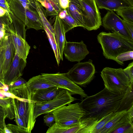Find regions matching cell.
I'll return each mask as SVG.
<instances>
[{"label": "cell", "mask_w": 133, "mask_h": 133, "mask_svg": "<svg viewBox=\"0 0 133 133\" xmlns=\"http://www.w3.org/2000/svg\"><path fill=\"white\" fill-rule=\"evenodd\" d=\"M26 61L21 58L16 53L12 63L4 75V84L9 85L23 75Z\"/></svg>", "instance_id": "obj_14"}, {"label": "cell", "mask_w": 133, "mask_h": 133, "mask_svg": "<svg viewBox=\"0 0 133 133\" xmlns=\"http://www.w3.org/2000/svg\"><path fill=\"white\" fill-rule=\"evenodd\" d=\"M125 29L131 39L133 41V23L123 19Z\"/></svg>", "instance_id": "obj_39"}, {"label": "cell", "mask_w": 133, "mask_h": 133, "mask_svg": "<svg viewBox=\"0 0 133 133\" xmlns=\"http://www.w3.org/2000/svg\"><path fill=\"white\" fill-rule=\"evenodd\" d=\"M44 30L46 34L51 47L54 51L55 57L58 65L60 63V58L58 52L57 46L55 41L54 33L47 29H45Z\"/></svg>", "instance_id": "obj_29"}, {"label": "cell", "mask_w": 133, "mask_h": 133, "mask_svg": "<svg viewBox=\"0 0 133 133\" xmlns=\"http://www.w3.org/2000/svg\"><path fill=\"white\" fill-rule=\"evenodd\" d=\"M55 118V123L62 127H70L79 124L85 112L79 103L63 105L51 112Z\"/></svg>", "instance_id": "obj_5"}, {"label": "cell", "mask_w": 133, "mask_h": 133, "mask_svg": "<svg viewBox=\"0 0 133 133\" xmlns=\"http://www.w3.org/2000/svg\"><path fill=\"white\" fill-rule=\"evenodd\" d=\"M9 14L12 19L16 33L25 39L26 30L25 28V24L12 12Z\"/></svg>", "instance_id": "obj_25"}, {"label": "cell", "mask_w": 133, "mask_h": 133, "mask_svg": "<svg viewBox=\"0 0 133 133\" xmlns=\"http://www.w3.org/2000/svg\"><path fill=\"white\" fill-rule=\"evenodd\" d=\"M95 72L92 60L89 59L85 62H78L66 74L75 84L85 87L93 80Z\"/></svg>", "instance_id": "obj_7"}, {"label": "cell", "mask_w": 133, "mask_h": 133, "mask_svg": "<svg viewBox=\"0 0 133 133\" xmlns=\"http://www.w3.org/2000/svg\"><path fill=\"white\" fill-rule=\"evenodd\" d=\"M127 115L128 118L133 122V106L127 111Z\"/></svg>", "instance_id": "obj_43"}, {"label": "cell", "mask_w": 133, "mask_h": 133, "mask_svg": "<svg viewBox=\"0 0 133 133\" xmlns=\"http://www.w3.org/2000/svg\"></svg>", "instance_id": "obj_53"}, {"label": "cell", "mask_w": 133, "mask_h": 133, "mask_svg": "<svg viewBox=\"0 0 133 133\" xmlns=\"http://www.w3.org/2000/svg\"><path fill=\"white\" fill-rule=\"evenodd\" d=\"M89 53L87 45L83 41L80 42L66 41L63 54L68 61L79 62Z\"/></svg>", "instance_id": "obj_12"}, {"label": "cell", "mask_w": 133, "mask_h": 133, "mask_svg": "<svg viewBox=\"0 0 133 133\" xmlns=\"http://www.w3.org/2000/svg\"><path fill=\"white\" fill-rule=\"evenodd\" d=\"M66 14L62 10L58 14V16L59 18L61 19L64 18L65 17Z\"/></svg>", "instance_id": "obj_46"}, {"label": "cell", "mask_w": 133, "mask_h": 133, "mask_svg": "<svg viewBox=\"0 0 133 133\" xmlns=\"http://www.w3.org/2000/svg\"><path fill=\"white\" fill-rule=\"evenodd\" d=\"M5 85V84L3 83L0 81V88L3 87Z\"/></svg>", "instance_id": "obj_51"}, {"label": "cell", "mask_w": 133, "mask_h": 133, "mask_svg": "<svg viewBox=\"0 0 133 133\" xmlns=\"http://www.w3.org/2000/svg\"><path fill=\"white\" fill-rule=\"evenodd\" d=\"M60 88L57 87H53L39 90L32 94V99L35 103L48 102L56 96Z\"/></svg>", "instance_id": "obj_16"}, {"label": "cell", "mask_w": 133, "mask_h": 133, "mask_svg": "<svg viewBox=\"0 0 133 133\" xmlns=\"http://www.w3.org/2000/svg\"><path fill=\"white\" fill-rule=\"evenodd\" d=\"M12 102L14 110L15 121L17 125L21 129L25 130L26 133H28L25 126L19 115L16 107L14 103V98H12Z\"/></svg>", "instance_id": "obj_33"}, {"label": "cell", "mask_w": 133, "mask_h": 133, "mask_svg": "<svg viewBox=\"0 0 133 133\" xmlns=\"http://www.w3.org/2000/svg\"><path fill=\"white\" fill-rule=\"evenodd\" d=\"M5 32H15L12 19L7 12L3 16L0 17V38Z\"/></svg>", "instance_id": "obj_23"}, {"label": "cell", "mask_w": 133, "mask_h": 133, "mask_svg": "<svg viewBox=\"0 0 133 133\" xmlns=\"http://www.w3.org/2000/svg\"><path fill=\"white\" fill-rule=\"evenodd\" d=\"M6 12V11L5 10L0 6V17L4 15Z\"/></svg>", "instance_id": "obj_47"}, {"label": "cell", "mask_w": 133, "mask_h": 133, "mask_svg": "<svg viewBox=\"0 0 133 133\" xmlns=\"http://www.w3.org/2000/svg\"><path fill=\"white\" fill-rule=\"evenodd\" d=\"M0 6L5 10L7 13L9 15V13L12 12L10 9L9 4L0 3Z\"/></svg>", "instance_id": "obj_44"}, {"label": "cell", "mask_w": 133, "mask_h": 133, "mask_svg": "<svg viewBox=\"0 0 133 133\" xmlns=\"http://www.w3.org/2000/svg\"><path fill=\"white\" fill-rule=\"evenodd\" d=\"M62 10L65 12L66 15L64 18L61 19L65 32L66 33L74 28L78 26L75 21L70 14L68 8L62 9Z\"/></svg>", "instance_id": "obj_27"}, {"label": "cell", "mask_w": 133, "mask_h": 133, "mask_svg": "<svg viewBox=\"0 0 133 133\" xmlns=\"http://www.w3.org/2000/svg\"><path fill=\"white\" fill-rule=\"evenodd\" d=\"M111 133H133V123L131 122L123 125Z\"/></svg>", "instance_id": "obj_32"}, {"label": "cell", "mask_w": 133, "mask_h": 133, "mask_svg": "<svg viewBox=\"0 0 133 133\" xmlns=\"http://www.w3.org/2000/svg\"><path fill=\"white\" fill-rule=\"evenodd\" d=\"M97 39L105 57L122 65L124 64L123 62L118 60L116 57L124 52L133 51V41L115 33L101 32Z\"/></svg>", "instance_id": "obj_2"}, {"label": "cell", "mask_w": 133, "mask_h": 133, "mask_svg": "<svg viewBox=\"0 0 133 133\" xmlns=\"http://www.w3.org/2000/svg\"><path fill=\"white\" fill-rule=\"evenodd\" d=\"M26 84L31 94L34 93L39 90L56 87L41 75L30 78Z\"/></svg>", "instance_id": "obj_18"}, {"label": "cell", "mask_w": 133, "mask_h": 133, "mask_svg": "<svg viewBox=\"0 0 133 133\" xmlns=\"http://www.w3.org/2000/svg\"><path fill=\"white\" fill-rule=\"evenodd\" d=\"M0 133H4V131L0 128Z\"/></svg>", "instance_id": "obj_52"}, {"label": "cell", "mask_w": 133, "mask_h": 133, "mask_svg": "<svg viewBox=\"0 0 133 133\" xmlns=\"http://www.w3.org/2000/svg\"><path fill=\"white\" fill-rule=\"evenodd\" d=\"M9 85L5 84L3 87L0 88V90H3L5 92L9 91Z\"/></svg>", "instance_id": "obj_49"}, {"label": "cell", "mask_w": 133, "mask_h": 133, "mask_svg": "<svg viewBox=\"0 0 133 133\" xmlns=\"http://www.w3.org/2000/svg\"><path fill=\"white\" fill-rule=\"evenodd\" d=\"M16 53L21 58L26 61L30 46L25 39L15 32L11 33Z\"/></svg>", "instance_id": "obj_17"}, {"label": "cell", "mask_w": 133, "mask_h": 133, "mask_svg": "<svg viewBox=\"0 0 133 133\" xmlns=\"http://www.w3.org/2000/svg\"><path fill=\"white\" fill-rule=\"evenodd\" d=\"M94 0L98 8L108 10L115 11L123 8L132 6L125 0Z\"/></svg>", "instance_id": "obj_19"}, {"label": "cell", "mask_w": 133, "mask_h": 133, "mask_svg": "<svg viewBox=\"0 0 133 133\" xmlns=\"http://www.w3.org/2000/svg\"><path fill=\"white\" fill-rule=\"evenodd\" d=\"M116 59L122 62L132 59L133 51H128L121 53L116 57Z\"/></svg>", "instance_id": "obj_34"}, {"label": "cell", "mask_w": 133, "mask_h": 133, "mask_svg": "<svg viewBox=\"0 0 133 133\" xmlns=\"http://www.w3.org/2000/svg\"><path fill=\"white\" fill-rule=\"evenodd\" d=\"M123 70L128 76L130 82H133V62L130 63Z\"/></svg>", "instance_id": "obj_37"}, {"label": "cell", "mask_w": 133, "mask_h": 133, "mask_svg": "<svg viewBox=\"0 0 133 133\" xmlns=\"http://www.w3.org/2000/svg\"><path fill=\"white\" fill-rule=\"evenodd\" d=\"M44 8L45 13L47 17L58 15L62 9L60 7L59 0H37Z\"/></svg>", "instance_id": "obj_20"}, {"label": "cell", "mask_w": 133, "mask_h": 133, "mask_svg": "<svg viewBox=\"0 0 133 133\" xmlns=\"http://www.w3.org/2000/svg\"><path fill=\"white\" fill-rule=\"evenodd\" d=\"M124 95L115 94L105 87L96 94L83 99L79 104L85 114L80 122L78 133H89L100 120L116 112Z\"/></svg>", "instance_id": "obj_1"}, {"label": "cell", "mask_w": 133, "mask_h": 133, "mask_svg": "<svg viewBox=\"0 0 133 133\" xmlns=\"http://www.w3.org/2000/svg\"><path fill=\"white\" fill-rule=\"evenodd\" d=\"M47 114L44 116L43 120L46 125L49 128L55 123V118L54 114L52 112Z\"/></svg>", "instance_id": "obj_35"}, {"label": "cell", "mask_w": 133, "mask_h": 133, "mask_svg": "<svg viewBox=\"0 0 133 133\" xmlns=\"http://www.w3.org/2000/svg\"><path fill=\"white\" fill-rule=\"evenodd\" d=\"M102 21V25L105 29L111 30L132 40L125 29L123 19L113 11L108 10Z\"/></svg>", "instance_id": "obj_13"}, {"label": "cell", "mask_w": 133, "mask_h": 133, "mask_svg": "<svg viewBox=\"0 0 133 133\" xmlns=\"http://www.w3.org/2000/svg\"><path fill=\"white\" fill-rule=\"evenodd\" d=\"M16 53L11 33L5 32L0 38V62L4 75L13 61Z\"/></svg>", "instance_id": "obj_11"}, {"label": "cell", "mask_w": 133, "mask_h": 133, "mask_svg": "<svg viewBox=\"0 0 133 133\" xmlns=\"http://www.w3.org/2000/svg\"><path fill=\"white\" fill-rule=\"evenodd\" d=\"M0 81L3 83L4 84V74L2 67L1 65L0 62Z\"/></svg>", "instance_id": "obj_45"}, {"label": "cell", "mask_w": 133, "mask_h": 133, "mask_svg": "<svg viewBox=\"0 0 133 133\" xmlns=\"http://www.w3.org/2000/svg\"><path fill=\"white\" fill-rule=\"evenodd\" d=\"M41 75L56 86L68 90L72 95H79L82 99L88 96L81 88L67 77L66 73H41Z\"/></svg>", "instance_id": "obj_10"}, {"label": "cell", "mask_w": 133, "mask_h": 133, "mask_svg": "<svg viewBox=\"0 0 133 133\" xmlns=\"http://www.w3.org/2000/svg\"><path fill=\"white\" fill-rule=\"evenodd\" d=\"M9 91L18 97L14 98L19 115L24 123L28 133H30L36 121L34 117L35 103L32 101V94L26 83L13 88Z\"/></svg>", "instance_id": "obj_3"}, {"label": "cell", "mask_w": 133, "mask_h": 133, "mask_svg": "<svg viewBox=\"0 0 133 133\" xmlns=\"http://www.w3.org/2000/svg\"><path fill=\"white\" fill-rule=\"evenodd\" d=\"M68 90L60 88L56 96L48 102L35 103L34 111L35 119L39 116L51 112L63 105H68L76 100Z\"/></svg>", "instance_id": "obj_8"}, {"label": "cell", "mask_w": 133, "mask_h": 133, "mask_svg": "<svg viewBox=\"0 0 133 133\" xmlns=\"http://www.w3.org/2000/svg\"><path fill=\"white\" fill-rule=\"evenodd\" d=\"M115 12L123 20L133 23V6L123 8Z\"/></svg>", "instance_id": "obj_30"}, {"label": "cell", "mask_w": 133, "mask_h": 133, "mask_svg": "<svg viewBox=\"0 0 133 133\" xmlns=\"http://www.w3.org/2000/svg\"><path fill=\"white\" fill-rule=\"evenodd\" d=\"M83 11V28L96 30L102 25L101 14L94 0H79Z\"/></svg>", "instance_id": "obj_9"}, {"label": "cell", "mask_w": 133, "mask_h": 133, "mask_svg": "<svg viewBox=\"0 0 133 133\" xmlns=\"http://www.w3.org/2000/svg\"><path fill=\"white\" fill-rule=\"evenodd\" d=\"M116 112H112L100 120L90 130L89 133H98L99 131L105 125Z\"/></svg>", "instance_id": "obj_31"}, {"label": "cell", "mask_w": 133, "mask_h": 133, "mask_svg": "<svg viewBox=\"0 0 133 133\" xmlns=\"http://www.w3.org/2000/svg\"><path fill=\"white\" fill-rule=\"evenodd\" d=\"M79 123L71 127H62L55 123L48 128L46 133H78L80 128Z\"/></svg>", "instance_id": "obj_24"}, {"label": "cell", "mask_w": 133, "mask_h": 133, "mask_svg": "<svg viewBox=\"0 0 133 133\" xmlns=\"http://www.w3.org/2000/svg\"><path fill=\"white\" fill-rule=\"evenodd\" d=\"M54 37L57 46L60 59L63 60V51L65 44L66 41L63 25L58 15L56 16L53 25Z\"/></svg>", "instance_id": "obj_15"}, {"label": "cell", "mask_w": 133, "mask_h": 133, "mask_svg": "<svg viewBox=\"0 0 133 133\" xmlns=\"http://www.w3.org/2000/svg\"><path fill=\"white\" fill-rule=\"evenodd\" d=\"M6 126L12 133H26L25 130L21 129L17 125L9 124Z\"/></svg>", "instance_id": "obj_38"}, {"label": "cell", "mask_w": 133, "mask_h": 133, "mask_svg": "<svg viewBox=\"0 0 133 133\" xmlns=\"http://www.w3.org/2000/svg\"><path fill=\"white\" fill-rule=\"evenodd\" d=\"M70 0H59V5L62 9H65L69 6Z\"/></svg>", "instance_id": "obj_41"}, {"label": "cell", "mask_w": 133, "mask_h": 133, "mask_svg": "<svg viewBox=\"0 0 133 133\" xmlns=\"http://www.w3.org/2000/svg\"><path fill=\"white\" fill-rule=\"evenodd\" d=\"M133 106V82L126 90L119 104L116 112L127 111Z\"/></svg>", "instance_id": "obj_21"}, {"label": "cell", "mask_w": 133, "mask_h": 133, "mask_svg": "<svg viewBox=\"0 0 133 133\" xmlns=\"http://www.w3.org/2000/svg\"><path fill=\"white\" fill-rule=\"evenodd\" d=\"M0 105L7 110L8 115L7 117L10 119L15 118L12 98L7 97L4 98H0Z\"/></svg>", "instance_id": "obj_28"}, {"label": "cell", "mask_w": 133, "mask_h": 133, "mask_svg": "<svg viewBox=\"0 0 133 133\" xmlns=\"http://www.w3.org/2000/svg\"><path fill=\"white\" fill-rule=\"evenodd\" d=\"M8 115L7 110L0 105V128L3 131L5 120Z\"/></svg>", "instance_id": "obj_36"}, {"label": "cell", "mask_w": 133, "mask_h": 133, "mask_svg": "<svg viewBox=\"0 0 133 133\" xmlns=\"http://www.w3.org/2000/svg\"><path fill=\"white\" fill-rule=\"evenodd\" d=\"M132 6H133V0H125Z\"/></svg>", "instance_id": "obj_50"}, {"label": "cell", "mask_w": 133, "mask_h": 133, "mask_svg": "<svg viewBox=\"0 0 133 133\" xmlns=\"http://www.w3.org/2000/svg\"><path fill=\"white\" fill-rule=\"evenodd\" d=\"M3 130L4 133H12L11 131L7 127L5 122L4 124Z\"/></svg>", "instance_id": "obj_48"}, {"label": "cell", "mask_w": 133, "mask_h": 133, "mask_svg": "<svg viewBox=\"0 0 133 133\" xmlns=\"http://www.w3.org/2000/svg\"><path fill=\"white\" fill-rule=\"evenodd\" d=\"M101 76L105 87L113 93L118 95L124 94L130 84L129 79L122 68H104Z\"/></svg>", "instance_id": "obj_4"}, {"label": "cell", "mask_w": 133, "mask_h": 133, "mask_svg": "<svg viewBox=\"0 0 133 133\" xmlns=\"http://www.w3.org/2000/svg\"><path fill=\"white\" fill-rule=\"evenodd\" d=\"M27 82L23 78L20 77L17 80L11 83L9 85V88H13L26 83Z\"/></svg>", "instance_id": "obj_40"}, {"label": "cell", "mask_w": 133, "mask_h": 133, "mask_svg": "<svg viewBox=\"0 0 133 133\" xmlns=\"http://www.w3.org/2000/svg\"><path fill=\"white\" fill-rule=\"evenodd\" d=\"M9 4L10 10L26 26V30L31 28L37 30H44L36 10L31 8L24 7L18 0H9Z\"/></svg>", "instance_id": "obj_6"}, {"label": "cell", "mask_w": 133, "mask_h": 133, "mask_svg": "<svg viewBox=\"0 0 133 133\" xmlns=\"http://www.w3.org/2000/svg\"><path fill=\"white\" fill-rule=\"evenodd\" d=\"M127 113L126 110L117 112L105 125L98 133H111L115 129L123 116Z\"/></svg>", "instance_id": "obj_22"}, {"label": "cell", "mask_w": 133, "mask_h": 133, "mask_svg": "<svg viewBox=\"0 0 133 133\" xmlns=\"http://www.w3.org/2000/svg\"><path fill=\"white\" fill-rule=\"evenodd\" d=\"M28 4L32 9L36 10V6L34 0H18Z\"/></svg>", "instance_id": "obj_42"}, {"label": "cell", "mask_w": 133, "mask_h": 133, "mask_svg": "<svg viewBox=\"0 0 133 133\" xmlns=\"http://www.w3.org/2000/svg\"><path fill=\"white\" fill-rule=\"evenodd\" d=\"M36 6V10L39 16L44 29H47L54 33V30L50 23L47 18L44 9L40 3L37 0H34Z\"/></svg>", "instance_id": "obj_26"}]
</instances>
